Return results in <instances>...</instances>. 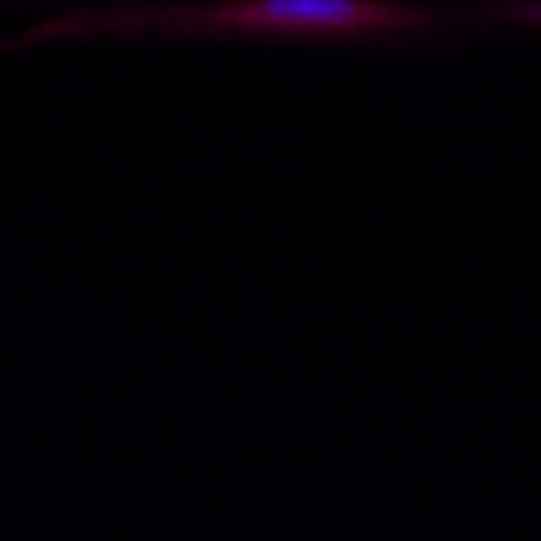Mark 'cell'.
<instances>
[{
	"instance_id": "6da1fadb",
	"label": "cell",
	"mask_w": 541,
	"mask_h": 541,
	"mask_svg": "<svg viewBox=\"0 0 541 541\" xmlns=\"http://www.w3.org/2000/svg\"><path fill=\"white\" fill-rule=\"evenodd\" d=\"M392 10L363 0H250L224 13L234 26H273V30H360L389 23Z\"/></svg>"
}]
</instances>
